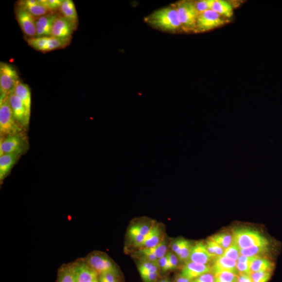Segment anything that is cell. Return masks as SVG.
<instances>
[{
    "mask_svg": "<svg viewBox=\"0 0 282 282\" xmlns=\"http://www.w3.org/2000/svg\"><path fill=\"white\" fill-rule=\"evenodd\" d=\"M146 20L153 26L167 32H175L182 28L175 6H169L155 11Z\"/></svg>",
    "mask_w": 282,
    "mask_h": 282,
    "instance_id": "1",
    "label": "cell"
},
{
    "mask_svg": "<svg viewBox=\"0 0 282 282\" xmlns=\"http://www.w3.org/2000/svg\"><path fill=\"white\" fill-rule=\"evenodd\" d=\"M26 129L19 124L14 118L9 100V96L0 101V136L23 135Z\"/></svg>",
    "mask_w": 282,
    "mask_h": 282,
    "instance_id": "2",
    "label": "cell"
},
{
    "mask_svg": "<svg viewBox=\"0 0 282 282\" xmlns=\"http://www.w3.org/2000/svg\"><path fill=\"white\" fill-rule=\"evenodd\" d=\"M20 81L17 70L9 63H0V101L4 100L14 91Z\"/></svg>",
    "mask_w": 282,
    "mask_h": 282,
    "instance_id": "3",
    "label": "cell"
},
{
    "mask_svg": "<svg viewBox=\"0 0 282 282\" xmlns=\"http://www.w3.org/2000/svg\"><path fill=\"white\" fill-rule=\"evenodd\" d=\"M233 241L240 249L260 245H269L267 240L258 231L247 228H238L232 230Z\"/></svg>",
    "mask_w": 282,
    "mask_h": 282,
    "instance_id": "4",
    "label": "cell"
},
{
    "mask_svg": "<svg viewBox=\"0 0 282 282\" xmlns=\"http://www.w3.org/2000/svg\"><path fill=\"white\" fill-rule=\"evenodd\" d=\"M178 18L183 30L195 31L197 18L200 13L197 11L194 2L183 1L175 5Z\"/></svg>",
    "mask_w": 282,
    "mask_h": 282,
    "instance_id": "5",
    "label": "cell"
},
{
    "mask_svg": "<svg viewBox=\"0 0 282 282\" xmlns=\"http://www.w3.org/2000/svg\"><path fill=\"white\" fill-rule=\"evenodd\" d=\"M28 141L26 134L9 135L1 138L0 156L7 154H17L22 155L28 149Z\"/></svg>",
    "mask_w": 282,
    "mask_h": 282,
    "instance_id": "6",
    "label": "cell"
},
{
    "mask_svg": "<svg viewBox=\"0 0 282 282\" xmlns=\"http://www.w3.org/2000/svg\"><path fill=\"white\" fill-rule=\"evenodd\" d=\"M83 259L99 276L105 272L119 270L114 261L104 252L93 251Z\"/></svg>",
    "mask_w": 282,
    "mask_h": 282,
    "instance_id": "7",
    "label": "cell"
},
{
    "mask_svg": "<svg viewBox=\"0 0 282 282\" xmlns=\"http://www.w3.org/2000/svg\"><path fill=\"white\" fill-rule=\"evenodd\" d=\"M27 44L32 48L42 53L65 48L71 39H63L52 36L27 38Z\"/></svg>",
    "mask_w": 282,
    "mask_h": 282,
    "instance_id": "8",
    "label": "cell"
},
{
    "mask_svg": "<svg viewBox=\"0 0 282 282\" xmlns=\"http://www.w3.org/2000/svg\"><path fill=\"white\" fill-rule=\"evenodd\" d=\"M226 23V20L212 10L199 14L197 19L195 32H206L215 29Z\"/></svg>",
    "mask_w": 282,
    "mask_h": 282,
    "instance_id": "9",
    "label": "cell"
},
{
    "mask_svg": "<svg viewBox=\"0 0 282 282\" xmlns=\"http://www.w3.org/2000/svg\"><path fill=\"white\" fill-rule=\"evenodd\" d=\"M16 17L22 32L28 38L37 37L36 18L25 9L17 6Z\"/></svg>",
    "mask_w": 282,
    "mask_h": 282,
    "instance_id": "10",
    "label": "cell"
},
{
    "mask_svg": "<svg viewBox=\"0 0 282 282\" xmlns=\"http://www.w3.org/2000/svg\"><path fill=\"white\" fill-rule=\"evenodd\" d=\"M76 29V27L58 14L54 21L51 36L63 39H72V35Z\"/></svg>",
    "mask_w": 282,
    "mask_h": 282,
    "instance_id": "11",
    "label": "cell"
},
{
    "mask_svg": "<svg viewBox=\"0 0 282 282\" xmlns=\"http://www.w3.org/2000/svg\"><path fill=\"white\" fill-rule=\"evenodd\" d=\"M9 100L14 118L19 124L27 130L30 124V118L27 114L23 103L14 91L9 95Z\"/></svg>",
    "mask_w": 282,
    "mask_h": 282,
    "instance_id": "12",
    "label": "cell"
},
{
    "mask_svg": "<svg viewBox=\"0 0 282 282\" xmlns=\"http://www.w3.org/2000/svg\"><path fill=\"white\" fill-rule=\"evenodd\" d=\"M76 282H91L98 279L99 275L83 258L73 263Z\"/></svg>",
    "mask_w": 282,
    "mask_h": 282,
    "instance_id": "13",
    "label": "cell"
},
{
    "mask_svg": "<svg viewBox=\"0 0 282 282\" xmlns=\"http://www.w3.org/2000/svg\"><path fill=\"white\" fill-rule=\"evenodd\" d=\"M17 4L36 18L53 14L46 6L45 0H22Z\"/></svg>",
    "mask_w": 282,
    "mask_h": 282,
    "instance_id": "14",
    "label": "cell"
},
{
    "mask_svg": "<svg viewBox=\"0 0 282 282\" xmlns=\"http://www.w3.org/2000/svg\"><path fill=\"white\" fill-rule=\"evenodd\" d=\"M213 259L208 251L206 244L200 242L193 246L188 262L209 264Z\"/></svg>",
    "mask_w": 282,
    "mask_h": 282,
    "instance_id": "15",
    "label": "cell"
},
{
    "mask_svg": "<svg viewBox=\"0 0 282 282\" xmlns=\"http://www.w3.org/2000/svg\"><path fill=\"white\" fill-rule=\"evenodd\" d=\"M212 272V266L193 262L185 263L180 274L190 280L193 281L204 274Z\"/></svg>",
    "mask_w": 282,
    "mask_h": 282,
    "instance_id": "16",
    "label": "cell"
},
{
    "mask_svg": "<svg viewBox=\"0 0 282 282\" xmlns=\"http://www.w3.org/2000/svg\"><path fill=\"white\" fill-rule=\"evenodd\" d=\"M236 261L223 256L213 259L212 265V272L214 275L225 271L230 272L238 274L237 269Z\"/></svg>",
    "mask_w": 282,
    "mask_h": 282,
    "instance_id": "17",
    "label": "cell"
},
{
    "mask_svg": "<svg viewBox=\"0 0 282 282\" xmlns=\"http://www.w3.org/2000/svg\"><path fill=\"white\" fill-rule=\"evenodd\" d=\"M58 16V13L51 14L36 18V37L51 36L54 21Z\"/></svg>",
    "mask_w": 282,
    "mask_h": 282,
    "instance_id": "18",
    "label": "cell"
},
{
    "mask_svg": "<svg viewBox=\"0 0 282 282\" xmlns=\"http://www.w3.org/2000/svg\"><path fill=\"white\" fill-rule=\"evenodd\" d=\"M21 156L22 155L17 154H7L0 156V181L1 183L8 177Z\"/></svg>",
    "mask_w": 282,
    "mask_h": 282,
    "instance_id": "19",
    "label": "cell"
},
{
    "mask_svg": "<svg viewBox=\"0 0 282 282\" xmlns=\"http://www.w3.org/2000/svg\"><path fill=\"white\" fill-rule=\"evenodd\" d=\"M14 92L19 98L23 103L27 114L30 118L31 114L32 94L31 90L28 85L20 81L16 86Z\"/></svg>",
    "mask_w": 282,
    "mask_h": 282,
    "instance_id": "20",
    "label": "cell"
},
{
    "mask_svg": "<svg viewBox=\"0 0 282 282\" xmlns=\"http://www.w3.org/2000/svg\"><path fill=\"white\" fill-rule=\"evenodd\" d=\"M161 225L156 224L153 226L149 233L145 236L144 241L140 247L141 248H150L158 246L164 238L163 236Z\"/></svg>",
    "mask_w": 282,
    "mask_h": 282,
    "instance_id": "21",
    "label": "cell"
},
{
    "mask_svg": "<svg viewBox=\"0 0 282 282\" xmlns=\"http://www.w3.org/2000/svg\"><path fill=\"white\" fill-rule=\"evenodd\" d=\"M58 14L77 27L78 15H77L74 3L72 0H63Z\"/></svg>",
    "mask_w": 282,
    "mask_h": 282,
    "instance_id": "22",
    "label": "cell"
},
{
    "mask_svg": "<svg viewBox=\"0 0 282 282\" xmlns=\"http://www.w3.org/2000/svg\"><path fill=\"white\" fill-rule=\"evenodd\" d=\"M274 265L270 260L261 256L253 257L251 263V272L273 271Z\"/></svg>",
    "mask_w": 282,
    "mask_h": 282,
    "instance_id": "23",
    "label": "cell"
},
{
    "mask_svg": "<svg viewBox=\"0 0 282 282\" xmlns=\"http://www.w3.org/2000/svg\"><path fill=\"white\" fill-rule=\"evenodd\" d=\"M56 282H76L73 263L63 264L59 267Z\"/></svg>",
    "mask_w": 282,
    "mask_h": 282,
    "instance_id": "24",
    "label": "cell"
},
{
    "mask_svg": "<svg viewBox=\"0 0 282 282\" xmlns=\"http://www.w3.org/2000/svg\"><path fill=\"white\" fill-rule=\"evenodd\" d=\"M212 10L221 16L227 18H230L234 15L232 6L230 3L223 0H214Z\"/></svg>",
    "mask_w": 282,
    "mask_h": 282,
    "instance_id": "25",
    "label": "cell"
},
{
    "mask_svg": "<svg viewBox=\"0 0 282 282\" xmlns=\"http://www.w3.org/2000/svg\"><path fill=\"white\" fill-rule=\"evenodd\" d=\"M269 245H260L240 249V254L246 257H255L263 255L268 251Z\"/></svg>",
    "mask_w": 282,
    "mask_h": 282,
    "instance_id": "26",
    "label": "cell"
},
{
    "mask_svg": "<svg viewBox=\"0 0 282 282\" xmlns=\"http://www.w3.org/2000/svg\"><path fill=\"white\" fill-rule=\"evenodd\" d=\"M209 238L219 245L224 250L229 248L233 243L232 236L226 232L216 234Z\"/></svg>",
    "mask_w": 282,
    "mask_h": 282,
    "instance_id": "27",
    "label": "cell"
},
{
    "mask_svg": "<svg viewBox=\"0 0 282 282\" xmlns=\"http://www.w3.org/2000/svg\"><path fill=\"white\" fill-rule=\"evenodd\" d=\"M193 246L192 243L183 239V243L177 253L175 254L178 258L181 263H186L188 262L189 258L191 253Z\"/></svg>",
    "mask_w": 282,
    "mask_h": 282,
    "instance_id": "28",
    "label": "cell"
},
{
    "mask_svg": "<svg viewBox=\"0 0 282 282\" xmlns=\"http://www.w3.org/2000/svg\"><path fill=\"white\" fill-rule=\"evenodd\" d=\"M128 236L134 246L140 247L143 244L145 236L141 235L135 225H133L128 231Z\"/></svg>",
    "mask_w": 282,
    "mask_h": 282,
    "instance_id": "29",
    "label": "cell"
},
{
    "mask_svg": "<svg viewBox=\"0 0 282 282\" xmlns=\"http://www.w3.org/2000/svg\"><path fill=\"white\" fill-rule=\"evenodd\" d=\"M138 269L140 274L160 272V271L158 263H154L143 260H141L138 265Z\"/></svg>",
    "mask_w": 282,
    "mask_h": 282,
    "instance_id": "30",
    "label": "cell"
},
{
    "mask_svg": "<svg viewBox=\"0 0 282 282\" xmlns=\"http://www.w3.org/2000/svg\"><path fill=\"white\" fill-rule=\"evenodd\" d=\"M205 244L210 255L214 259L223 255L225 250L219 245L209 238L208 239Z\"/></svg>",
    "mask_w": 282,
    "mask_h": 282,
    "instance_id": "31",
    "label": "cell"
},
{
    "mask_svg": "<svg viewBox=\"0 0 282 282\" xmlns=\"http://www.w3.org/2000/svg\"><path fill=\"white\" fill-rule=\"evenodd\" d=\"M157 256L159 260L160 258L165 256L168 250V244L166 238H164L158 246L153 248H145Z\"/></svg>",
    "mask_w": 282,
    "mask_h": 282,
    "instance_id": "32",
    "label": "cell"
},
{
    "mask_svg": "<svg viewBox=\"0 0 282 282\" xmlns=\"http://www.w3.org/2000/svg\"><path fill=\"white\" fill-rule=\"evenodd\" d=\"M238 274L225 271L214 275V282H238Z\"/></svg>",
    "mask_w": 282,
    "mask_h": 282,
    "instance_id": "33",
    "label": "cell"
},
{
    "mask_svg": "<svg viewBox=\"0 0 282 282\" xmlns=\"http://www.w3.org/2000/svg\"><path fill=\"white\" fill-rule=\"evenodd\" d=\"M99 276L107 282H123L119 270L105 272Z\"/></svg>",
    "mask_w": 282,
    "mask_h": 282,
    "instance_id": "34",
    "label": "cell"
},
{
    "mask_svg": "<svg viewBox=\"0 0 282 282\" xmlns=\"http://www.w3.org/2000/svg\"><path fill=\"white\" fill-rule=\"evenodd\" d=\"M250 276L253 282H267L272 276L271 271L251 272Z\"/></svg>",
    "mask_w": 282,
    "mask_h": 282,
    "instance_id": "35",
    "label": "cell"
},
{
    "mask_svg": "<svg viewBox=\"0 0 282 282\" xmlns=\"http://www.w3.org/2000/svg\"><path fill=\"white\" fill-rule=\"evenodd\" d=\"M240 255V249L237 245L233 241V243L225 249L223 254V256L233 259L235 261L238 260Z\"/></svg>",
    "mask_w": 282,
    "mask_h": 282,
    "instance_id": "36",
    "label": "cell"
},
{
    "mask_svg": "<svg viewBox=\"0 0 282 282\" xmlns=\"http://www.w3.org/2000/svg\"><path fill=\"white\" fill-rule=\"evenodd\" d=\"M214 2V0H202L194 2L196 8L200 14L208 10H212V7Z\"/></svg>",
    "mask_w": 282,
    "mask_h": 282,
    "instance_id": "37",
    "label": "cell"
},
{
    "mask_svg": "<svg viewBox=\"0 0 282 282\" xmlns=\"http://www.w3.org/2000/svg\"><path fill=\"white\" fill-rule=\"evenodd\" d=\"M63 0H45L46 6L53 14L59 12Z\"/></svg>",
    "mask_w": 282,
    "mask_h": 282,
    "instance_id": "38",
    "label": "cell"
},
{
    "mask_svg": "<svg viewBox=\"0 0 282 282\" xmlns=\"http://www.w3.org/2000/svg\"><path fill=\"white\" fill-rule=\"evenodd\" d=\"M134 225L135 226L141 235L145 236L149 233L154 224L148 222H142L137 223Z\"/></svg>",
    "mask_w": 282,
    "mask_h": 282,
    "instance_id": "39",
    "label": "cell"
},
{
    "mask_svg": "<svg viewBox=\"0 0 282 282\" xmlns=\"http://www.w3.org/2000/svg\"><path fill=\"white\" fill-rule=\"evenodd\" d=\"M167 254L169 270H175L178 267L179 264L178 258L172 251L168 252Z\"/></svg>",
    "mask_w": 282,
    "mask_h": 282,
    "instance_id": "40",
    "label": "cell"
},
{
    "mask_svg": "<svg viewBox=\"0 0 282 282\" xmlns=\"http://www.w3.org/2000/svg\"><path fill=\"white\" fill-rule=\"evenodd\" d=\"M140 275L144 282H155L159 277V272L144 273Z\"/></svg>",
    "mask_w": 282,
    "mask_h": 282,
    "instance_id": "41",
    "label": "cell"
},
{
    "mask_svg": "<svg viewBox=\"0 0 282 282\" xmlns=\"http://www.w3.org/2000/svg\"><path fill=\"white\" fill-rule=\"evenodd\" d=\"M214 274L212 272H209L202 275V276L192 281V282H214Z\"/></svg>",
    "mask_w": 282,
    "mask_h": 282,
    "instance_id": "42",
    "label": "cell"
},
{
    "mask_svg": "<svg viewBox=\"0 0 282 282\" xmlns=\"http://www.w3.org/2000/svg\"><path fill=\"white\" fill-rule=\"evenodd\" d=\"M236 266L238 274H250L251 263H240L237 262Z\"/></svg>",
    "mask_w": 282,
    "mask_h": 282,
    "instance_id": "43",
    "label": "cell"
},
{
    "mask_svg": "<svg viewBox=\"0 0 282 282\" xmlns=\"http://www.w3.org/2000/svg\"><path fill=\"white\" fill-rule=\"evenodd\" d=\"M158 263L160 267V269L162 272L165 273L169 271L168 265V257L167 253L165 256L160 258L159 260Z\"/></svg>",
    "mask_w": 282,
    "mask_h": 282,
    "instance_id": "44",
    "label": "cell"
},
{
    "mask_svg": "<svg viewBox=\"0 0 282 282\" xmlns=\"http://www.w3.org/2000/svg\"><path fill=\"white\" fill-rule=\"evenodd\" d=\"M183 238H179L175 240L173 243L171 245L172 247V252H173L175 254L177 253L179 250L181 245H182Z\"/></svg>",
    "mask_w": 282,
    "mask_h": 282,
    "instance_id": "45",
    "label": "cell"
},
{
    "mask_svg": "<svg viewBox=\"0 0 282 282\" xmlns=\"http://www.w3.org/2000/svg\"><path fill=\"white\" fill-rule=\"evenodd\" d=\"M238 282H253L250 274H238Z\"/></svg>",
    "mask_w": 282,
    "mask_h": 282,
    "instance_id": "46",
    "label": "cell"
},
{
    "mask_svg": "<svg viewBox=\"0 0 282 282\" xmlns=\"http://www.w3.org/2000/svg\"><path fill=\"white\" fill-rule=\"evenodd\" d=\"M253 257H246L242 255H240L238 260L237 263H251Z\"/></svg>",
    "mask_w": 282,
    "mask_h": 282,
    "instance_id": "47",
    "label": "cell"
},
{
    "mask_svg": "<svg viewBox=\"0 0 282 282\" xmlns=\"http://www.w3.org/2000/svg\"><path fill=\"white\" fill-rule=\"evenodd\" d=\"M175 282H192V281L181 276L179 274L176 276Z\"/></svg>",
    "mask_w": 282,
    "mask_h": 282,
    "instance_id": "48",
    "label": "cell"
},
{
    "mask_svg": "<svg viewBox=\"0 0 282 282\" xmlns=\"http://www.w3.org/2000/svg\"><path fill=\"white\" fill-rule=\"evenodd\" d=\"M158 282H172L168 279H165L161 280L160 281H159Z\"/></svg>",
    "mask_w": 282,
    "mask_h": 282,
    "instance_id": "49",
    "label": "cell"
},
{
    "mask_svg": "<svg viewBox=\"0 0 282 282\" xmlns=\"http://www.w3.org/2000/svg\"><path fill=\"white\" fill-rule=\"evenodd\" d=\"M98 282H107L106 281H105L100 276L98 277Z\"/></svg>",
    "mask_w": 282,
    "mask_h": 282,
    "instance_id": "50",
    "label": "cell"
},
{
    "mask_svg": "<svg viewBox=\"0 0 282 282\" xmlns=\"http://www.w3.org/2000/svg\"><path fill=\"white\" fill-rule=\"evenodd\" d=\"M98 282V279L97 280L94 281L93 282Z\"/></svg>",
    "mask_w": 282,
    "mask_h": 282,
    "instance_id": "51",
    "label": "cell"
}]
</instances>
